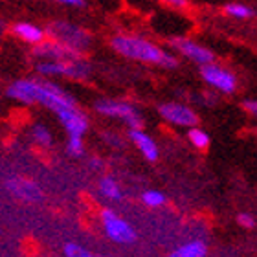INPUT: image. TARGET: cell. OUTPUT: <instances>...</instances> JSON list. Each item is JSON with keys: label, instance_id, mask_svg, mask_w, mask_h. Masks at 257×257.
I'll return each instance as SVG.
<instances>
[{"label": "cell", "instance_id": "1", "mask_svg": "<svg viewBox=\"0 0 257 257\" xmlns=\"http://www.w3.org/2000/svg\"><path fill=\"white\" fill-rule=\"evenodd\" d=\"M110 46L114 48L116 54L127 59L140 61V63L147 64H156L162 68L175 70L178 68V59L171 52L156 46L155 43H151L149 39L138 37V35H116L110 41Z\"/></svg>", "mask_w": 257, "mask_h": 257}, {"label": "cell", "instance_id": "2", "mask_svg": "<svg viewBox=\"0 0 257 257\" xmlns=\"http://www.w3.org/2000/svg\"><path fill=\"white\" fill-rule=\"evenodd\" d=\"M46 35H48L52 41H57L66 48L74 50L77 54H83L92 44V35L86 32L85 28L77 26V24H72L68 21H54L46 28Z\"/></svg>", "mask_w": 257, "mask_h": 257}, {"label": "cell", "instance_id": "3", "mask_svg": "<svg viewBox=\"0 0 257 257\" xmlns=\"http://www.w3.org/2000/svg\"><path fill=\"white\" fill-rule=\"evenodd\" d=\"M37 72L44 77H68V79L83 81L90 77V63L81 57L72 61H39Z\"/></svg>", "mask_w": 257, "mask_h": 257}, {"label": "cell", "instance_id": "4", "mask_svg": "<svg viewBox=\"0 0 257 257\" xmlns=\"http://www.w3.org/2000/svg\"><path fill=\"white\" fill-rule=\"evenodd\" d=\"M99 219H101V226L105 235L112 242H118V244H133L136 241V237H138L136 230L131 226V222H127L112 208H103L101 213H99Z\"/></svg>", "mask_w": 257, "mask_h": 257}, {"label": "cell", "instance_id": "5", "mask_svg": "<svg viewBox=\"0 0 257 257\" xmlns=\"http://www.w3.org/2000/svg\"><path fill=\"white\" fill-rule=\"evenodd\" d=\"M97 112L101 116H108V118H116L121 119L125 123L133 128H142L144 125V119H142V114L138 112V108L131 105L127 101H118V99H99L94 105Z\"/></svg>", "mask_w": 257, "mask_h": 257}, {"label": "cell", "instance_id": "6", "mask_svg": "<svg viewBox=\"0 0 257 257\" xmlns=\"http://www.w3.org/2000/svg\"><path fill=\"white\" fill-rule=\"evenodd\" d=\"M37 103L43 107L50 108L52 112H59L63 108L75 107V99L68 92L63 90L59 85L52 81H39V96Z\"/></svg>", "mask_w": 257, "mask_h": 257}, {"label": "cell", "instance_id": "7", "mask_svg": "<svg viewBox=\"0 0 257 257\" xmlns=\"http://www.w3.org/2000/svg\"><path fill=\"white\" fill-rule=\"evenodd\" d=\"M200 75L206 85H209L220 94H233L237 90V75L220 64L211 63L200 66Z\"/></svg>", "mask_w": 257, "mask_h": 257}, {"label": "cell", "instance_id": "8", "mask_svg": "<svg viewBox=\"0 0 257 257\" xmlns=\"http://www.w3.org/2000/svg\"><path fill=\"white\" fill-rule=\"evenodd\" d=\"M158 112H160V116L166 119L167 123L177 125V127L191 128V127H197L198 123L197 112L191 107L184 105V103H178V101L162 103L160 107H158Z\"/></svg>", "mask_w": 257, "mask_h": 257}, {"label": "cell", "instance_id": "9", "mask_svg": "<svg viewBox=\"0 0 257 257\" xmlns=\"http://www.w3.org/2000/svg\"><path fill=\"white\" fill-rule=\"evenodd\" d=\"M6 189L11 197H15L17 200L26 204H37L43 200V189L35 180L24 177H11L6 182Z\"/></svg>", "mask_w": 257, "mask_h": 257}, {"label": "cell", "instance_id": "10", "mask_svg": "<svg viewBox=\"0 0 257 257\" xmlns=\"http://www.w3.org/2000/svg\"><path fill=\"white\" fill-rule=\"evenodd\" d=\"M171 46L177 50L180 55H184L186 59L200 64V66L215 63L213 52L209 48H206V46H202V44H198L197 41H193V39L175 37V39H171Z\"/></svg>", "mask_w": 257, "mask_h": 257}, {"label": "cell", "instance_id": "11", "mask_svg": "<svg viewBox=\"0 0 257 257\" xmlns=\"http://www.w3.org/2000/svg\"><path fill=\"white\" fill-rule=\"evenodd\" d=\"M33 55L39 61H72L85 57L83 54H77V52L66 48V46H63L57 41H52V39H44L41 44L33 46Z\"/></svg>", "mask_w": 257, "mask_h": 257}, {"label": "cell", "instance_id": "12", "mask_svg": "<svg viewBox=\"0 0 257 257\" xmlns=\"http://www.w3.org/2000/svg\"><path fill=\"white\" fill-rule=\"evenodd\" d=\"M55 114H57V118L63 123L64 131L68 133L70 138H83L86 131H88V125H90L88 118H86V114L83 110L77 108V105L70 108H63V110Z\"/></svg>", "mask_w": 257, "mask_h": 257}, {"label": "cell", "instance_id": "13", "mask_svg": "<svg viewBox=\"0 0 257 257\" xmlns=\"http://www.w3.org/2000/svg\"><path fill=\"white\" fill-rule=\"evenodd\" d=\"M6 94L24 105H35L39 96V79H17L13 81Z\"/></svg>", "mask_w": 257, "mask_h": 257}, {"label": "cell", "instance_id": "14", "mask_svg": "<svg viewBox=\"0 0 257 257\" xmlns=\"http://www.w3.org/2000/svg\"><path fill=\"white\" fill-rule=\"evenodd\" d=\"M128 138L133 140L134 145L138 147V151L144 155L145 160L149 162H156L160 158V149H158V145L153 138H151L149 134L145 133L144 128H133V131H128Z\"/></svg>", "mask_w": 257, "mask_h": 257}, {"label": "cell", "instance_id": "15", "mask_svg": "<svg viewBox=\"0 0 257 257\" xmlns=\"http://www.w3.org/2000/svg\"><path fill=\"white\" fill-rule=\"evenodd\" d=\"M13 33L19 39H22L24 43L32 44V46H37V44H41L46 39L44 28L32 24V22H19V24H15L13 26Z\"/></svg>", "mask_w": 257, "mask_h": 257}, {"label": "cell", "instance_id": "16", "mask_svg": "<svg viewBox=\"0 0 257 257\" xmlns=\"http://www.w3.org/2000/svg\"><path fill=\"white\" fill-rule=\"evenodd\" d=\"M97 191L105 200H110V202H119L123 200V189L119 186V182L114 177H101L99 184H97Z\"/></svg>", "mask_w": 257, "mask_h": 257}, {"label": "cell", "instance_id": "17", "mask_svg": "<svg viewBox=\"0 0 257 257\" xmlns=\"http://www.w3.org/2000/svg\"><path fill=\"white\" fill-rule=\"evenodd\" d=\"M208 255V244L200 239H193L175 248L167 257H206Z\"/></svg>", "mask_w": 257, "mask_h": 257}, {"label": "cell", "instance_id": "18", "mask_svg": "<svg viewBox=\"0 0 257 257\" xmlns=\"http://www.w3.org/2000/svg\"><path fill=\"white\" fill-rule=\"evenodd\" d=\"M224 13L231 19H239V21H246V19H253L255 17V10L241 2H231V4L224 6Z\"/></svg>", "mask_w": 257, "mask_h": 257}, {"label": "cell", "instance_id": "19", "mask_svg": "<svg viewBox=\"0 0 257 257\" xmlns=\"http://www.w3.org/2000/svg\"><path fill=\"white\" fill-rule=\"evenodd\" d=\"M188 140L189 144L198 151H204L208 149L209 144H211V138H209V134L206 131H202L200 127H191L188 131Z\"/></svg>", "mask_w": 257, "mask_h": 257}, {"label": "cell", "instance_id": "20", "mask_svg": "<svg viewBox=\"0 0 257 257\" xmlns=\"http://www.w3.org/2000/svg\"><path fill=\"white\" fill-rule=\"evenodd\" d=\"M32 138L33 142L41 147H50L52 142H54V136H52V131H50L46 125L43 123H35L32 127Z\"/></svg>", "mask_w": 257, "mask_h": 257}, {"label": "cell", "instance_id": "21", "mask_svg": "<svg viewBox=\"0 0 257 257\" xmlns=\"http://www.w3.org/2000/svg\"><path fill=\"white\" fill-rule=\"evenodd\" d=\"M63 255L64 257H103L101 253L92 252V250L81 246L77 242H66L63 246Z\"/></svg>", "mask_w": 257, "mask_h": 257}, {"label": "cell", "instance_id": "22", "mask_svg": "<svg viewBox=\"0 0 257 257\" xmlns=\"http://www.w3.org/2000/svg\"><path fill=\"white\" fill-rule=\"evenodd\" d=\"M142 202L147 206V208H162L164 204L167 202V197L158 189H149V191H144L142 195Z\"/></svg>", "mask_w": 257, "mask_h": 257}, {"label": "cell", "instance_id": "23", "mask_svg": "<svg viewBox=\"0 0 257 257\" xmlns=\"http://www.w3.org/2000/svg\"><path fill=\"white\" fill-rule=\"evenodd\" d=\"M66 151H68L70 156H75V158L85 156V142H83V138H68Z\"/></svg>", "mask_w": 257, "mask_h": 257}, {"label": "cell", "instance_id": "24", "mask_svg": "<svg viewBox=\"0 0 257 257\" xmlns=\"http://www.w3.org/2000/svg\"><path fill=\"white\" fill-rule=\"evenodd\" d=\"M237 222L239 226H242L244 230H253L255 228V217L252 213H248V211H242V213L237 215Z\"/></svg>", "mask_w": 257, "mask_h": 257}, {"label": "cell", "instance_id": "25", "mask_svg": "<svg viewBox=\"0 0 257 257\" xmlns=\"http://www.w3.org/2000/svg\"><path fill=\"white\" fill-rule=\"evenodd\" d=\"M242 108H244L250 116H255L257 114V101L255 99H244V101H242Z\"/></svg>", "mask_w": 257, "mask_h": 257}, {"label": "cell", "instance_id": "26", "mask_svg": "<svg viewBox=\"0 0 257 257\" xmlns=\"http://www.w3.org/2000/svg\"><path fill=\"white\" fill-rule=\"evenodd\" d=\"M52 2H57V4H63V6H72V8L85 6V0H52Z\"/></svg>", "mask_w": 257, "mask_h": 257}, {"label": "cell", "instance_id": "27", "mask_svg": "<svg viewBox=\"0 0 257 257\" xmlns=\"http://www.w3.org/2000/svg\"><path fill=\"white\" fill-rule=\"evenodd\" d=\"M166 2L167 6H173V8H186L189 4V0H162Z\"/></svg>", "mask_w": 257, "mask_h": 257}, {"label": "cell", "instance_id": "28", "mask_svg": "<svg viewBox=\"0 0 257 257\" xmlns=\"http://www.w3.org/2000/svg\"><path fill=\"white\" fill-rule=\"evenodd\" d=\"M90 166L94 167V169H101V167H103L101 158H97V156H94V158H90Z\"/></svg>", "mask_w": 257, "mask_h": 257}, {"label": "cell", "instance_id": "29", "mask_svg": "<svg viewBox=\"0 0 257 257\" xmlns=\"http://www.w3.org/2000/svg\"><path fill=\"white\" fill-rule=\"evenodd\" d=\"M4 32V24H2V22H0V33Z\"/></svg>", "mask_w": 257, "mask_h": 257}, {"label": "cell", "instance_id": "30", "mask_svg": "<svg viewBox=\"0 0 257 257\" xmlns=\"http://www.w3.org/2000/svg\"><path fill=\"white\" fill-rule=\"evenodd\" d=\"M0 235H2V230H0Z\"/></svg>", "mask_w": 257, "mask_h": 257}]
</instances>
